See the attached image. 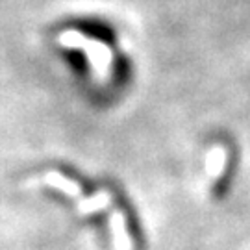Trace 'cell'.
I'll return each mask as SVG.
<instances>
[{"instance_id": "1", "label": "cell", "mask_w": 250, "mask_h": 250, "mask_svg": "<svg viewBox=\"0 0 250 250\" xmlns=\"http://www.w3.org/2000/svg\"><path fill=\"white\" fill-rule=\"evenodd\" d=\"M58 43L69 50H82L85 54L93 76L104 83L111 78V65H113V52L111 48L99 39L87 37L78 30H65L58 36Z\"/></svg>"}, {"instance_id": "2", "label": "cell", "mask_w": 250, "mask_h": 250, "mask_svg": "<svg viewBox=\"0 0 250 250\" xmlns=\"http://www.w3.org/2000/svg\"><path fill=\"white\" fill-rule=\"evenodd\" d=\"M109 232H111V241L113 250H134V241L128 232V223L126 215L121 209H113L109 215Z\"/></svg>"}, {"instance_id": "4", "label": "cell", "mask_w": 250, "mask_h": 250, "mask_svg": "<svg viewBox=\"0 0 250 250\" xmlns=\"http://www.w3.org/2000/svg\"><path fill=\"white\" fill-rule=\"evenodd\" d=\"M43 184L48 186V188L56 189V191H60L62 195L69 198H80L82 197V186L76 182V180L69 178V176H65L62 172H58V170H48L43 174Z\"/></svg>"}, {"instance_id": "3", "label": "cell", "mask_w": 250, "mask_h": 250, "mask_svg": "<svg viewBox=\"0 0 250 250\" xmlns=\"http://www.w3.org/2000/svg\"><path fill=\"white\" fill-rule=\"evenodd\" d=\"M228 165V150L224 145H213L206 154V176L209 182H217L226 170Z\"/></svg>"}, {"instance_id": "5", "label": "cell", "mask_w": 250, "mask_h": 250, "mask_svg": "<svg viewBox=\"0 0 250 250\" xmlns=\"http://www.w3.org/2000/svg\"><path fill=\"white\" fill-rule=\"evenodd\" d=\"M111 202H113L111 193L106 191V189H102V191H97V193H95V195H91V197L82 198L80 202L76 204V211H78L80 215L99 213V211L107 209V208L111 206Z\"/></svg>"}]
</instances>
